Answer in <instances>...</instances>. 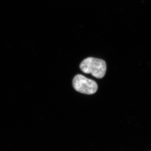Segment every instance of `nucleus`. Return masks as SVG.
I'll use <instances>...</instances> for the list:
<instances>
[{
  "instance_id": "1",
  "label": "nucleus",
  "mask_w": 151,
  "mask_h": 151,
  "mask_svg": "<svg viewBox=\"0 0 151 151\" xmlns=\"http://www.w3.org/2000/svg\"><path fill=\"white\" fill-rule=\"evenodd\" d=\"M80 68L84 73L91 74L95 78H101L105 76L107 65L103 60L89 57L82 61Z\"/></svg>"
},
{
  "instance_id": "2",
  "label": "nucleus",
  "mask_w": 151,
  "mask_h": 151,
  "mask_svg": "<svg viewBox=\"0 0 151 151\" xmlns=\"http://www.w3.org/2000/svg\"><path fill=\"white\" fill-rule=\"evenodd\" d=\"M73 86L77 92L87 94H94L98 89L97 84L95 81L81 74H78L74 77Z\"/></svg>"
}]
</instances>
